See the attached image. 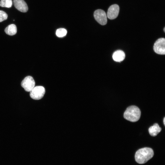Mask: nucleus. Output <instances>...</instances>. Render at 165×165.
Masks as SVG:
<instances>
[{
    "mask_svg": "<svg viewBox=\"0 0 165 165\" xmlns=\"http://www.w3.org/2000/svg\"><path fill=\"white\" fill-rule=\"evenodd\" d=\"M154 155L153 150L151 148L145 147L138 150L136 152V161L139 164H143L152 158Z\"/></svg>",
    "mask_w": 165,
    "mask_h": 165,
    "instance_id": "obj_1",
    "label": "nucleus"
},
{
    "mask_svg": "<svg viewBox=\"0 0 165 165\" xmlns=\"http://www.w3.org/2000/svg\"><path fill=\"white\" fill-rule=\"evenodd\" d=\"M141 112L140 109L135 105L127 107L123 114L124 118L131 122H135L140 118Z\"/></svg>",
    "mask_w": 165,
    "mask_h": 165,
    "instance_id": "obj_2",
    "label": "nucleus"
},
{
    "mask_svg": "<svg viewBox=\"0 0 165 165\" xmlns=\"http://www.w3.org/2000/svg\"><path fill=\"white\" fill-rule=\"evenodd\" d=\"M45 93V88L40 86L34 87L30 91V96L33 99L38 100L42 98Z\"/></svg>",
    "mask_w": 165,
    "mask_h": 165,
    "instance_id": "obj_3",
    "label": "nucleus"
},
{
    "mask_svg": "<svg viewBox=\"0 0 165 165\" xmlns=\"http://www.w3.org/2000/svg\"><path fill=\"white\" fill-rule=\"evenodd\" d=\"M94 17L96 21L100 24L104 25L107 22V16L106 13L103 10L98 9L94 13Z\"/></svg>",
    "mask_w": 165,
    "mask_h": 165,
    "instance_id": "obj_4",
    "label": "nucleus"
},
{
    "mask_svg": "<svg viewBox=\"0 0 165 165\" xmlns=\"http://www.w3.org/2000/svg\"><path fill=\"white\" fill-rule=\"evenodd\" d=\"M153 50L157 54L160 55L165 54V39L160 38L158 39L154 44Z\"/></svg>",
    "mask_w": 165,
    "mask_h": 165,
    "instance_id": "obj_5",
    "label": "nucleus"
},
{
    "mask_svg": "<svg viewBox=\"0 0 165 165\" xmlns=\"http://www.w3.org/2000/svg\"><path fill=\"white\" fill-rule=\"evenodd\" d=\"M35 84L33 77L30 76L26 77L21 82V86L27 92H30L34 87Z\"/></svg>",
    "mask_w": 165,
    "mask_h": 165,
    "instance_id": "obj_6",
    "label": "nucleus"
},
{
    "mask_svg": "<svg viewBox=\"0 0 165 165\" xmlns=\"http://www.w3.org/2000/svg\"><path fill=\"white\" fill-rule=\"evenodd\" d=\"M119 10V6L116 4L111 6L108 8L107 13V16L110 20L116 19L118 16Z\"/></svg>",
    "mask_w": 165,
    "mask_h": 165,
    "instance_id": "obj_7",
    "label": "nucleus"
},
{
    "mask_svg": "<svg viewBox=\"0 0 165 165\" xmlns=\"http://www.w3.org/2000/svg\"><path fill=\"white\" fill-rule=\"evenodd\" d=\"M13 2L15 7L19 11L24 13L28 11V6L24 0H13Z\"/></svg>",
    "mask_w": 165,
    "mask_h": 165,
    "instance_id": "obj_8",
    "label": "nucleus"
},
{
    "mask_svg": "<svg viewBox=\"0 0 165 165\" xmlns=\"http://www.w3.org/2000/svg\"><path fill=\"white\" fill-rule=\"evenodd\" d=\"M125 54L123 51L119 50L115 51L112 55L113 60L115 61L121 62L125 59Z\"/></svg>",
    "mask_w": 165,
    "mask_h": 165,
    "instance_id": "obj_9",
    "label": "nucleus"
},
{
    "mask_svg": "<svg viewBox=\"0 0 165 165\" xmlns=\"http://www.w3.org/2000/svg\"><path fill=\"white\" fill-rule=\"evenodd\" d=\"M161 128L157 123H155L148 129L149 133L151 136H155L161 130Z\"/></svg>",
    "mask_w": 165,
    "mask_h": 165,
    "instance_id": "obj_10",
    "label": "nucleus"
},
{
    "mask_svg": "<svg viewBox=\"0 0 165 165\" xmlns=\"http://www.w3.org/2000/svg\"><path fill=\"white\" fill-rule=\"evenodd\" d=\"M5 33L9 35H13L16 34L17 28L15 25L12 24L7 26L5 29Z\"/></svg>",
    "mask_w": 165,
    "mask_h": 165,
    "instance_id": "obj_11",
    "label": "nucleus"
},
{
    "mask_svg": "<svg viewBox=\"0 0 165 165\" xmlns=\"http://www.w3.org/2000/svg\"><path fill=\"white\" fill-rule=\"evenodd\" d=\"M12 4V0H1L0 1V6L2 7L10 8Z\"/></svg>",
    "mask_w": 165,
    "mask_h": 165,
    "instance_id": "obj_12",
    "label": "nucleus"
},
{
    "mask_svg": "<svg viewBox=\"0 0 165 165\" xmlns=\"http://www.w3.org/2000/svg\"><path fill=\"white\" fill-rule=\"evenodd\" d=\"M67 31L65 29L60 28L57 29L56 31V35L59 37H63L65 36L67 33Z\"/></svg>",
    "mask_w": 165,
    "mask_h": 165,
    "instance_id": "obj_13",
    "label": "nucleus"
},
{
    "mask_svg": "<svg viewBox=\"0 0 165 165\" xmlns=\"http://www.w3.org/2000/svg\"><path fill=\"white\" fill-rule=\"evenodd\" d=\"M8 17L7 14L5 12L0 10V22L6 20Z\"/></svg>",
    "mask_w": 165,
    "mask_h": 165,
    "instance_id": "obj_14",
    "label": "nucleus"
},
{
    "mask_svg": "<svg viewBox=\"0 0 165 165\" xmlns=\"http://www.w3.org/2000/svg\"><path fill=\"white\" fill-rule=\"evenodd\" d=\"M165 117H164V119H163V123H164V125H165Z\"/></svg>",
    "mask_w": 165,
    "mask_h": 165,
    "instance_id": "obj_15",
    "label": "nucleus"
},
{
    "mask_svg": "<svg viewBox=\"0 0 165 165\" xmlns=\"http://www.w3.org/2000/svg\"><path fill=\"white\" fill-rule=\"evenodd\" d=\"M163 31L164 32H165V28L164 27L163 29Z\"/></svg>",
    "mask_w": 165,
    "mask_h": 165,
    "instance_id": "obj_16",
    "label": "nucleus"
}]
</instances>
